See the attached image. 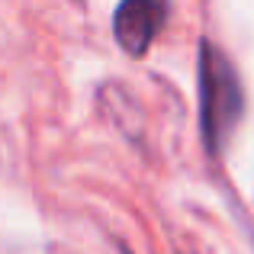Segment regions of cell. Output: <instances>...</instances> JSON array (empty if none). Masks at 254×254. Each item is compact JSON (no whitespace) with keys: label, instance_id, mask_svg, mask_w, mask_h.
<instances>
[{"label":"cell","instance_id":"1","mask_svg":"<svg viewBox=\"0 0 254 254\" xmlns=\"http://www.w3.org/2000/svg\"><path fill=\"white\" fill-rule=\"evenodd\" d=\"M199 132L209 155H222L225 138L245 113V90L235 64L209 39H199Z\"/></svg>","mask_w":254,"mask_h":254},{"label":"cell","instance_id":"2","mask_svg":"<svg viewBox=\"0 0 254 254\" xmlns=\"http://www.w3.org/2000/svg\"><path fill=\"white\" fill-rule=\"evenodd\" d=\"M168 23V0H119L113 13V32L126 55L142 58Z\"/></svg>","mask_w":254,"mask_h":254}]
</instances>
